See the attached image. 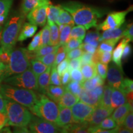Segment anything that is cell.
<instances>
[{"instance_id":"4dcf8cb0","label":"cell","mask_w":133,"mask_h":133,"mask_svg":"<svg viewBox=\"0 0 133 133\" xmlns=\"http://www.w3.org/2000/svg\"><path fill=\"white\" fill-rule=\"evenodd\" d=\"M80 69L84 80L90 79L97 74L96 65L93 62L91 64L83 65L81 66Z\"/></svg>"},{"instance_id":"60d3db41","label":"cell","mask_w":133,"mask_h":133,"mask_svg":"<svg viewBox=\"0 0 133 133\" xmlns=\"http://www.w3.org/2000/svg\"><path fill=\"white\" fill-rule=\"evenodd\" d=\"M50 44V31L49 25H46L41 33V43L40 47ZM39 47V48H40Z\"/></svg>"},{"instance_id":"f546056e","label":"cell","mask_w":133,"mask_h":133,"mask_svg":"<svg viewBox=\"0 0 133 133\" xmlns=\"http://www.w3.org/2000/svg\"><path fill=\"white\" fill-rule=\"evenodd\" d=\"M73 26L70 25H59V46L64 45L70 39V33Z\"/></svg>"},{"instance_id":"f1b7e54d","label":"cell","mask_w":133,"mask_h":133,"mask_svg":"<svg viewBox=\"0 0 133 133\" xmlns=\"http://www.w3.org/2000/svg\"><path fill=\"white\" fill-rule=\"evenodd\" d=\"M56 24H57L58 25H70L74 26L75 22L70 14L66 10L61 8L59 16L56 20Z\"/></svg>"},{"instance_id":"f6af8a7d","label":"cell","mask_w":133,"mask_h":133,"mask_svg":"<svg viewBox=\"0 0 133 133\" xmlns=\"http://www.w3.org/2000/svg\"><path fill=\"white\" fill-rule=\"evenodd\" d=\"M66 57V52L64 49L63 45L59 46L58 48L57 53L56 55V59H55L54 64L52 66H56L60 62H61L63 60H64Z\"/></svg>"},{"instance_id":"816d5d0a","label":"cell","mask_w":133,"mask_h":133,"mask_svg":"<svg viewBox=\"0 0 133 133\" xmlns=\"http://www.w3.org/2000/svg\"><path fill=\"white\" fill-rule=\"evenodd\" d=\"M96 65L97 73H98V75L100 76H101L104 79H106L108 69L107 65L102 64L101 62H97L96 64Z\"/></svg>"},{"instance_id":"8992f818","label":"cell","mask_w":133,"mask_h":133,"mask_svg":"<svg viewBox=\"0 0 133 133\" xmlns=\"http://www.w3.org/2000/svg\"><path fill=\"white\" fill-rule=\"evenodd\" d=\"M35 115L52 123H56L59 115V107L46 94L38 95L36 104L30 110Z\"/></svg>"},{"instance_id":"6f0895ef","label":"cell","mask_w":133,"mask_h":133,"mask_svg":"<svg viewBox=\"0 0 133 133\" xmlns=\"http://www.w3.org/2000/svg\"><path fill=\"white\" fill-rule=\"evenodd\" d=\"M79 59H80L81 61V65L84 64H91V63H92V54L89 52H84L79 57Z\"/></svg>"},{"instance_id":"11a10c76","label":"cell","mask_w":133,"mask_h":133,"mask_svg":"<svg viewBox=\"0 0 133 133\" xmlns=\"http://www.w3.org/2000/svg\"><path fill=\"white\" fill-rule=\"evenodd\" d=\"M83 52H84V51L81 48L79 47L69 51L67 55H66V57H67L66 58H68L69 60L75 59V58H78L82 55Z\"/></svg>"},{"instance_id":"680465c9","label":"cell","mask_w":133,"mask_h":133,"mask_svg":"<svg viewBox=\"0 0 133 133\" xmlns=\"http://www.w3.org/2000/svg\"><path fill=\"white\" fill-rule=\"evenodd\" d=\"M79 48H81L84 52H89L91 53V54H94V52H96V49L97 48L94 46H93L91 44H89V43H84V44H81V46H79Z\"/></svg>"},{"instance_id":"ffe728a7","label":"cell","mask_w":133,"mask_h":133,"mask_svg":"<svg viewBox=\"0 0 133 133\" xmlns=\"http://www.w3.org/2000/svg\"><path fill=\"white\" fill-rule=\"evenodd\" d=\"M79 100L78 96L75 95L73 93L65 89L62 97L57 102L58 106L61 107L71 108L76 102H78Z\"/></svg>"},{"instance_id":"5b68a950","label":"cell","mask_w":133,"mask_h":133,"mask_svg":"<svg viewBox=\"0 0 133 133\" xmlns=\"http://www.w3.org/2000/svg\"><path fill=\"white\" fill-rule=\"evenodd\" d=\"M5 107L6 125L17 128L26 127L29 125L33 115L27 107L8 99H5Z\"/></svg>"},{"instance_id":"3957f363","label":"cell","mask_w":133,"mask_h":133,"mask_svg":"<svg viewBox=\"0 0 133 133\" xmlns=\"http://www.w3.org/2000/svg\"><path fill=\"white\" fill-rule=\"evenodd\" d=\"M35 59L33 51L22 48L11 51L9 64L3 75V79L12 75L21 74L30 66V61Z\"/></svg>"},{"instance_id":"1f68e13d","label":"cell","mask_w":133,"mask_h":133,"mask_svg":"<svg viewBox=\"0 0 133 133\" xmlns=\"http://www.w3.org/2000/svg\"><path fill=\"white\" fill-rule=\"evenodd\" d=\"M49 1L50 0H23L21 5V12L26 16L28 13L38 4Z\"/></svg>"},{"instance_id":"f35d334b","label":"cell","mask_w":133,"mask_h":133,"mask_svg":"<svg viewBox=\"0 0 133 133\" xmlns=\"http://www.w3.org/2000/svg\"><path fill=\"white\" fill-rule=\"evenodd\" d=\"M57 49L55 50L54 51H53L52 52L49 53L47 55H45V56H43V57H36V59L38 61H41V62H43V64H45L46 65L48 66H50L51 67L54 64L55 59H56V53H57Z\"/></svg>"},{"instance_id":"db71d44e","label":"cell","mask_w":133,"mask_h":133,"mask_svg":"<svg viewBox=\"0 0 133 133\" xmlns=\"http://www.w3.org/2000/svg\"><path fill=\"white\" fill-rule=\"evenodd\" d=\"M11 52H9V51H4L0 47V61L4 65L8 66V64H9Z\"/></svg>"},{"instance_id":"7a4b0ae2","label":"cell","mask_w":133,"mask_h":133,"mask_svg":"<svg viewBox=\"0 0 133 133\" xmlns=\"http://www.w3.org/2000/svg\"><path fill=\"white\" fill-rule=\"evenodd\" d=\"M25 17L21 11H14L8 16L0 33V44L3 50L11 52L14 49Z\"/></svg>"},{"instance_id":"91938a15","label":"cell","mask_w":133,"mask_h":133,"mask_svg":"<svg viewBox=\"0 0 133 133\" xmlns=\"http://www.w3.org/2000/svg\"><path fill=\"white\" fill-rule=\"evenodd\" d=\"M61 84L63 86H65L66 84H68L70 81V72L69 71L65 72L62 76H61Z\"/></svg>"},{"instance_id":"7dc6e473","label":"cell","mask_w":133,"mask_h":133,"mask_svg":"<svg viewBox=\"0 0 133 133\" xmlns=\"http://www.w3.org/2000/svg\"><path fill=\"white\" fill-rule=\"evenodd\" d=\"M69 61L70 60L66 57L56 66V69L60 76H62L65 72L69 71Z\"/></svg>"},{"instance_id":"8d00e7d4","label":"cell","mask_w":133,"mask_h":133,"mask_svg":"<svg viewBox=\"0 0 133 133\" xmlns=\"http://www.w3.org/2000/svg\"><path fill=\"white\" fill-rule=\"evenodd\" d=\"M59 45L52 46V45H46L41 46L38 49H36L35 51H33V55H34L35 59L36 57H43V56L47 55L49 53L52 52L55 50L57 49Z\"/></svg>"},{"instance_id":"7402d4cb","label":"cell","mask_w":133,"mask_h":133,"mask_svg":"<svg viewBox=\"0 0 133 133\" xmlns=\"http://www.w3.org/2000/svg\"><path fill=\"white\" fill-rule=\"evenodd\" d=\"M89 124L87 121L83 123H72L69 125L62 128V132L88 133Z\"/></svg>"},{"instance_id":"ab89813d","label":"cell","mask_w":133,"mask_h":133,"mask_svg":"<svg viewBox=\"0 0 133 133\" xmlns=\"http://www.w3.org/2000/svg\"><path fill=\"white\" fill-rule=\"evenodd\" d=\"M66 90L70 91L75 95L78 96L79 92L82 88L81 83L76 81H71L68 83L65 86H64Z\"/></svg>"},{"instance_id":"484cf974","label":"cell","mask_w":133,"mask_h":133,"mask_svg":"<svg viewBox=\"0 0 133 133\" xmlns=\"http://www.w3.org/2000/svg\"><path fill=\"white\" fill-rule=\"evenodd\" d=\"M104 84V79L97 74L90 79H86L81 83L82 87L87 90H93L97 86Z\"/></svg>"},{"instance_id":"f907efd6","label":"cell","mask_w":133,"mask_h":133,"mask_svg":"<svg viewBox=\"0 0 133 133\" xmlns=\"http://www.w3.org/2000/svg\"><path fill=\"white\" fill-rule=\"evenodd\" d=\"M124 127L130 130L131 132H133V112L132 110H131L130 112L128 113L127 116H126L125 119L123 123Z\"/></svg>"},{"instance_id":"b9f144b4","label":"cell","mask_w":133,"mask_h":133,"mask_svg":"<svg viewBox=\"0 0 133 133\" xmlns=\"http://www.w3.org/2000/svg\"><path fill=\"white\" fill-rule=\"evenodd\" d=\"M82 41L83 40H81V39L70 38L69 39V41L63 46H64V49L66 51V52H68L69 51H71V50L79 48L83 43Z\"/></svg>"},{"instance_id":"d590c367","label":"cell","mask_w":133,"mask_h":133,"mask_svg":"<svg viewBox=\"0 0 133 133\" xmlns=\"http://www.w3.org/2000/svg\"><path fill=\"white\" fill-rule=\"evenodd\" d=\"M119 39H107L101 41V44H99L97 49L101 51H107V52H112L115 46L117 43Z\"/></svg>"},{"instance_id":"44dd1931","label":"cell","mask_w":133,"mask_h":133,"mask_svg":"<svg viewBox=\"0 0 133 133\" xmlns=\"http://www.w3.org/2000/svg\"><path fill=\"white\" fill-rule=\"evenodd\" d=\"M65 91V88L64 86L51 84V85H49L46 89L45 94L48 96L50 99L57 103L64 93Z\"/></svg>"},{"instance_id":"8fae6325","label":"cell","mask_w":133,"mask_h":133,"mask_svg":"<svg viewBox=\"0 0 133 133\" xmlns=\"http://www.w3.org/2000/svg\"><path fill=\"white\" fill-rule=\"evenodd\" d=\"M74 123H83L87 121L95 107L83 102H78L71 107Z\"/></svg>"},{"instance_id":"74e56055","label":"cell","mask_w":133,"mask_h":133,"mask_svg":"<svg viewBox=\"0 0 133 133\" xmlns=\"http://www.w3.org/2000/svg\"><path fill=\"white\" fill-rule=\"evenodd\" d=\"M86 35V29L82 25H77V26H73L71 28L70 38H76V39L83 40Z\"/></svg>"},{"instance_id":"52a82bcc","label":"cell","mask_w":133,"mask_h":133,"mask_svg":"<svg viewBox=\"0 0 133 133\" xmlns=\"http://www.w3.org/2000/svg\"><path fill=\"white\" fill-rule=\"evenodd\" d=\"M2 81L3 83L11 86L31 89L35 91H38L37 77L33 72L30 66L21 74L8 76Z\"/></svg>"},{"instance_id":"c3c4849f","label":"cell","mask_w":133,"mask_h":133,"mask_svg":"<svg viewBox=\"0 0 133 133\" xmlns=\"http://www.w3.org/2000/svg\"><path fill=\"white\" fill-rule=\"evenodd\" d=\"M119 88H121L124 92L128 93L133 91V81L129 78H123Z\"/></svg>"},{"instance_id":"277c9868","label":"cell","mask_w":133,"mask_h":133,"mask_svg":"<svg viewBox=\"0 0 133 133\" xmlns=\"http://www.w3.org/2000/svg\"><path fill=\"white\" fill-rule=\"evenodd\" d=\"M0 92L5 99L14 101L27 107L29 110L36 104L38 96L35 91L8 84H0Z\"/></svg>"},{"instance_id":"ac0fdd59","label":"cell","mask_w":133,"mask_h":133,"mask_svg":"<svg viewBox=\"0 0 133 133\" xmlns=\"http://www.w3.org/2000/svg\"><path fill=\"white\" fill-rule=\"evenodd\" d=\"M126 102L127 99L126 97V93L121 88H113L111 96V107L112 109H116Z\"/></svg>"},{"instance_id":"94428289","label":"cell","mask_w":133,"mask_h":133,"mask_svg":"<svg viewBox=\"0 0 133 133\" xmlns=\"http://www.w3.org/2000/svg\"><path fill=\"white\" fill-rule=\"evenodd\" d=\"M131 53V46L128 43L126 44L125 46H124V49H123V54H122V57L124 60L127 59L129 57Z\"/></svg>"},{"instance_id":"e575fe53","label":"cell","mask_w":133,"mask_h":133,"mask_svg":"<svg viewBox=\"0 0 133 133\" xmlns=\"http://www.w3.org/2000/svg\"><path fill=\"white\" fill-rule=\"evenodd\" d=\"M50 31V44L52 46L59 45V26L56 23L49 25Z\"/></svg>"},{"instance_id":"be15d7a7","label":"cell","mask_w":133,"mask_h":133,"mask_svg":"<svg viewBox=\"0 0 133 133\" xmlns=\"http://www.w3.org/2000/svg\"><path fill=\"white\" fill-rule=\"evenodd\" d=\"M93 91H94V92L97 94L98 97H99L100 99H101V97H102L103 94V91H104V86H97V87H96L94 89H93Z\"/></svg>"},{"instance_id":"e0dca14e","label":"cell","mask_w":133,"mask_h":133,"mask_svg":"<svg viewBox=\"0 0 133 133\" xmlns=\"http://www.w3.org/2000/svg\"><path fill=\"white\" fill-rule=\"evenodd\" d=\"M14 0H0V33L9 16Z\"/></svg>"},{"instance_id":"83f0119b","label":"cell","mask_w":133,"mask_h":133,"mask_svg":"<svg viewBox=\"0 0 133 133\" xmlns=\"http://www.w3.org/2000/svg\"><path fill=\"white\" fill-rule=\"evenodd\" d=\"M61 6L60 5L55 6L49 3L48 6L47 12V21L48 25H51L53 23H56L58 16H59L60 11L61 9Z\"/></svg>"},{"instance_id":"681fc988","label":"cell","mask_w":133,"mask_h":133,"mask_svg":"<svg viewBox=\"0 0 133 133\" xmlns=\"http://www.w3.org/2000/svg\"><path fill=\"white\" fill-rule=\"evenodd\" d=\"M70 76L71 81H76L82 83L84 81L83 74L79 69H74L70 71Z\"/></svg>"},{"instance_id":"bcb514c9","label":"cell","mask_w":133,"mask_h":133,"mask_svg":"<svg viewBox=\"0 0 133 133\" xmlns=\"http://www.w3.org/2000/svg\"><path fill=\"white\" fill-rule=\"evenodd\" d=\"M41 30L39 31L37 34L35 35L34 37L32 39V40L28 46L27 49L30 51H34L36 49H37L40 47L41 43Z\"/></svg>"},{"instance_id":"f5cc1de1","label":"cell","mask_w":133,"mask_h":133,"mask_svg":"<svg viewBox=\"0 0 133 133\" xmlns=\"http://www.w3.org/2000/svg\"><path fill=\"white\" fill-rule=\"evenodd\" d=\"M122 38L128 39L129 41H133V25L132 23L126 25L123 33L122 35Z\"/></svg>"},{"instance_id":"603a6c76","label":"cell","mask_w":133,"mask_h":133,"mask_svg":"<svg viewBox=\"0 0 133 133\" xmlns=\"http://www.w3.org/2000/svg\"><path fill=\"white\" fill-rule=\"evenodd\" d=\"M51 67L48 66L46 70L39 75L37 78L38 84V91L43 94H46V89L50 84V73Z\"/></svg>"},{"instance_id":"4fadbf2b","label":"cell","mask_w":133,"mask_h":133,"mask_svg":"<svg viewBox=\"0 0 133 133\" xmlns=\"http://www.w3.org/2000/svg\"><path fill=\"white\" fill-rule=\"evenodd\" d=\"M114 110L104 107L99 105L95 107L86 121L89 123V126H98L101 121L112 114Z\"/></svg>"},{"instance_id":"30bf717a","label":"cell","mask_w":133,"mask_h":133,"mask_svg":"<svg viewBox=\"0 0 133 133\" xmlns=\"http://www.w3.org/2000/svg\"><path fill=\"white\" fill-rule=\"evenodd\" d=\"M50 1L40 3L34 8L26 15L28 21L36 26L45 25L47 20V12Z\"/></svg>"},{"instance_id":"5bb4252c","label":"cell","mask_w":133,"mask_h":133,"mask_svg":"<svg viewBox=\"0 0 133 133\" xmlns=\"http://www.w3.org/2000/svg\"><path fill=\"white\" fill-rule=\"evenodd\" d=\"M81 102L96 107L99 105L101 99L93 90H87L82 87L78 95Z\"/></svg>"},{"instance_id":"7bdbcfd3","label":"cell","mask_w":133,"mask_h":133,"mask_svg":"<svg viewBox=\"0 0 133 133\" xmlns=\"http://www.w3.org/2000/svg\"><path fill=\"white\" fill-rule=\"evenodd\" d=\"M117 126V124H116V123L114 119L112 117H109V116H108L106 118H105L104 120H102L101 122V123L98 125V126L101 128L107 129V130L114 129Z\"/></svg>"},{"instance_id":"6da1fadb","label":"cell","mask_w":133,"mask_h":133,"mask_svg":"<svg viewBox=\"0 0 133 133\" xmlns=\"http://www.w3.org/2000/svg\"><path fill=\"white\" fill-rule=\"evenodd\" d=\"M60 6L68 11L75 24L84 26L86 30L96 27L98 20L107 13V9L88 6L78 1H68Z\"/></svg>"},{"instance_id":"7c38bea8","label":"cell","mask_w":133,"mask_h":133,"mask_svg":"<svg viewBox=\"0 0 133 133\" xmlns=\"http://www.w3.org/2000/svg\"><path fill=\"white\" fill-rule=\"evenodd\" d=\"M108 84L112 88L118 89L123 79V73L121 66L111 64L107 69V76Z\"/></svg>"},{"instance_id":"d4e9b609","label":"cell","mask_w":133,"mask_h":133,"mask_svg":"<svg viewBox=\"0 0 133 133\" xmlns=\"http://www.w3.org/2000/svg\"><path fill=\"white\" fill-rule=\"evenodd\" d=\"M125 27L126 25H124L121 27L119 26L116 29H109L104 31V33L101 36V41L107 39H120L122 38L123 33Z\"/></svg>"},{"instance_id":"e7e4bbea","label":"cell","mask_w":133,"mask_h":133,"mask_svg":"<svg viewBox=\"0 0 133 133\" xmlns=\"http://www.w3.org/2000/svg\"><path fill=\"white\" fill-rule=\"evenodd\" d=\"M0 112L6 114V107H5V99L0 92Z\"/></svg>"},{"instance_id":"2e32d148","label":"cell","mask_w":133,"mask_h":133,"mask_svg":"<svg viewBox=\"0 0 133 133\" xmlns=\"http://www.w3.org/2000/svg\"><path fill=\"white\" fill-rule=\"evenodd\" d=\"M131 110H132V106H131L128 102H126L122 105L116 108L111 117L114 119L118 126L122 125L126 116Z\"/></svg>"},{"instance_id":"9c48e42d","label":"cell","mask_w":133,"mask_h":133,"mask_svg":"<svg viewBox=\"0 0 133 133\" xmlns=\"http://www.w3.org/2000/svg\"><path fill=\"white\" fill-rule=\"evenodd\" d=\"M132 6L126 11L112 12L108 14L105 20L97 25L98 30L105 31L109 29H114L122 26L125 22L126 15L132 11Z\"/></svg>"},{"instance_id":"6125c7cd","label":"cell","mask_w":133,"mask_h":133,"mask_svg":"<svg viewBox=\"0 0 133 133\" xmlns=\"http://www.w3.org/2000/svg\"><path fill=\"white\" fill-rule=\"evenodd\" d=\"M7 123V117L4 113L0 112V130H1Z\"/></svg>"},{"instance_id":"03108f58","label":"cell","mask_w":133,"mask_h":133,"mask_svg":"<svg viewBox=\"0 0 133 133\" xmlns=\"http://www.w3.org/2000/svg\"><path fill=\"white\" fill-rule=\"evenodd\" d=\"M116 132H121V133H130L132 132L130 130L126 128L123 125H119L117 126V131Z\"/></svg>"},{"instance_id":"cb8c5ba5","label":"cell","mask_w":133,"mask_h":133,"mask_svg":"<svg viewBox=\"0 0 133 133\" xmlns=\"http://www.w3.org/2000/svg\"><path fill=\"white\" fill-rule=\"evenodd\" d=\"M129 42H130V41L128 39H126V38H124L115 49L112 57L113 62L116 65L121 67V59H122L121 57H122L123 51L124 46L126 44L129 43Z\"/></svg>"},{"instance_id":"d6a6232c","label":"cell","mask_w":133,"mask_h":133,"mask_svg":"<svg viewBox=\"0 0 133 133\" xmlns=\"http://www.w3.org/2000/svg\"><path fill=\"white\" fill-rule=\"evenodd\" d=\"M30 67L33 72L38 78L39 75L46 70L48 66L36 59H33L30 61Z\"/></svg>"},{"instance_id":"ba28073f","label":"cell","mask_w":133,"mask_h":133,"mask_svg":"<svg viewBox=\"0 0 133 133\" xmlns=\"http://www.w3.org/2000/svg\"><path fill=\"white\" fill-rule=\"evenodd\" d=\"M29 128L30 132L33 133L62 132V128L58 126L55 123L34 115H32L30 121Z\"/></svg>"},{"instance_id":"4316f807","label":"cell","mask_w":133,"mask_h":133,"mask_svg":"<svg viewBox=\"0 0 133 133\" xmlns=\"http://www.w3.org/2000/svg\"><path fill=\"white\" fill-rule=\"evenodd\" d=\"M112 91L113 88L109 84L104 86V91L101 99L100 100L99 105L109 109H112L111 107V96H112Z\"/></svg>"},{"instance_id":"d6986e66","label":"cell","mask_w":133,"mask_h":133,"mask_svg":"<svg viewBox=\"0 0 133 133\" xmlns=\"http://www.w3.org/2000/svg\"><path fill=\"white\" fill-rule=\"evenodd\" d=\"M38 27L35 25L30 22H25L22 26L21 31L18 36L17 41H23L26 40L28 38L33 36L37 31Z\"/></svg>"},{"instance_id":"ee69618b","label":"cell","mask_w":133,"mask_h":133,"mask_svg":"<svg viewBox=\"0 0 133 133\" xmlns=\"http://www.w3.org/2000/svg\"><path fill=\"white\" fill-rule=\"evenodd\" d=\"M51 75H50V84L53 85L61 86V76L58 74L56 66H52V69H51Z\"/></svg>"},{"instance_id":"9a60e30c","label":"cell","mask_w":133,"mask_h":133,"mask_svg":"<svg viewBox=\"0 0 133 133\" xmlns=\"http://www.w3.org/2000/svg\"><path fill=\"white\" fill-rule=\"evenodd\" d=\"M72 123H74V121L71 109L69 107H59V115L55 123L62 128Z\"/></svg>"},{"instance_id":"9f6ffc18","label":"cell","mask_w":133,"mask_h":133,"mask_svg":"<svg viewBox=\"0 0 133 133\" xmlns=\"http://www.w3.org/2000/svg\"><path fill=\"white\" fill-rule=\"evenodd\" d=\"M81 66V63L79 57L70 59L69 71L70 72V71L74 69H80Z\"/></svg>"},{"instance_id":"836d02e7","label":"cell","mask_w":133,"mask_h":133,"mask_svg":"<svg viewBox=\"0 0 133 133\" xmlns=\"http://www.w3.org/2000/svg\"><path fill=\"white\" fill-rule=\"evenodd\" d=\"M101 35L98 31H89L84 36V43H89L97 48L101 42Z\"/></svg>"}]
</instances>
